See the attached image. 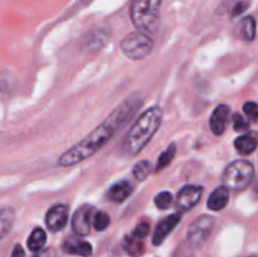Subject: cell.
I'll list each match as a JSON object with an SVG mask.
<instances>
[{
  "instance_id": "cell-13",
  "label": "cell",
  "mask_w": 258,
  "mask_h": 257,
  "mask_svg": "<svg viewBox=\"0 0 258 257\" xmlns=\"http://www.w3.org/2000/svg\"><path fill=\"white\" fill-rule=\"evenodd\" d=\"M234 148L241 155H249L258 148V133L249 131L234 140Z\"/></svg>"
},
{
  "instance_id": "cell-8",
  "label": "cell",
  "mask_w": 258,
  "mask_h": 257,
  "mask_svg": "<svg viewBox=\"0 0 258 257\" xmlns=\"http://www.w3.org/2000/svg\"><path fill=\"white\" fill-rule=\"evenodd\" d=\"M93 208L90 206H83L72 217V229L77 236H87L93 226Z\"/></svg>"
},
{
  "instance_id": "cell-24",
  "label": "cell",
  "mask_w": 258,
  "mask_h": 257,
  "mask_svg": "<svg viewBox=\"0 0 258 257\" xmlns=\"http://www.w3.org/2000/svg\"><path fill=\"white\" fill-rule=\"evenodd\" d=\"M243 111L249 120L253 121V122H257L258 121V105L256 102H252V101H249V102L244 103Z\"/></svg>"
},
{
  "instance_id": "cell-10",
  "label": "cell",
  "mask_w": 258,
  "mask_h": 257,
  "mask_svg": "<svg viewBox=\"0 0 258 257\" xmlns=\"http://www.w3.org/2000/svg\"><path fill=\"white\" fill-rule=\"evenodd\" d=\"M180 221H181L180 213L170 214V216H168L166 218H164L163 221L156 226L155 231H154V234H153L154 246H160V244L165 241L166 237L174 231V228L180 223Z\"/></svg>"
},
{
  "instance_id": "cell-1",
  "label": "cell",
  "mask_w": 258,
  "mask_h": 257,
  "mask_svg": "<svg viewBox=\"0 0 258 257\" xmlns=\"http://www.w3.org/2000/svg\"><path fill=\"white\" fill-rule=\"evenodd\" d=\"M140 105L141 101L139 97H128L127 100L123 101L105 118L102 123L91 131L83 140L64 151L58 158V165L72 166L91 158L103 145H106L121 127L126 125V122L133 117Z\"/></svg>"
},
{
  "instance_id": "cell-18",
  "label": "cell",
  "mask_w": 258,
  "mask_h": 257,
  "mask_svg": "<svg viewBox=\"0 0 258 257\" xmlns=\"http://www.w3.org/2000/svg\"><path fill=\"white\" fill-rule=\"evenodd\" d=\"M123 248L130 256L139 257L144 253V243L143 239L135 238L134 236H127L123 241Z\"/></svg>"
},
{
  "instance_id": "cell-19",
  "label": "cell",
  "mask_w": 258,
  "mask_h": 257,
  "mask_svg": "<svg viewBox=\"0 0 258 257\" xmlns=\"http://www.w3.org/2000/svg\"><path fill=\"white\" fill-rule=\"evenodd\" d=\"M241 34L242 38L247 42H252L256 37V30H257V24L256 19L253 17H246L243 18L241 24Z\"/></svg>"
},
{
  "instance_id": "cell-15",
  "label": "cell",
  "mask_w": 258,
  "mask_h": 257,
  "mask_svg": "<svg viewBox=\"0 0 258 257\" xmlns=\"http://www.w3.org/2000/svg\"><path fill=\"white\" fill-rule=\"evenodd\" d=\"M228 202H229V190L227 186L223 185L214 189L213 193L209 196L207 206H208V208L212 209V211L218 212V211H222V209L228 204Z\"/></svg>"
},
{
  "instance_id": "cell-9",
  "label": "cell",
  "mask_w": 258,
  "mask_h": 257,
  "mask_svg": "<svg viewBox=\"0 0 258 257\" xmlns=\"http://www.w3.org/2000/svg\"><path fill=\"white\" fill-rule=\"evenodd\" d=\"M68 223V207L57 204L52 207L45 214V224L52 232L62 231Z\"/></svg>"
},
{
  "instance_id": "cell-2",
  "label": "cell",
  "mask_w": 258,
  "mask_h": 257,
  "mask_svg": "<svg viewBox=\"0 0 258 257\" xmlns=\"http://www.w3.org/2000/svg\"><path fill=\"white\" fill-rule=\"evenodd\" d=\"M163 121V110L158 106L146 110L141 113L136 122L131 126L130 131L125 136L122 144L123 154L135 156L148 145Z\"/></svg>"
},
{
  "instance_id": "cell-17",
  "label": "cell",
  "mask_w": 258,
  "mask_h": 257,
  "mask_svg": "<svg viewBox=\"0 0 258 257\" xmlns=\"http://www.w3.org/2000/svg\"><path fill=\"white\" fill-rule=\"evenodd\" d=\"M47 242V234L42 228H35L28 238V248L33 252L42 251Z\"/></svg>"
},
{
  "instance_id": "cell-7",
  "label": "cell",
  "mask_w": 258,
  "mask_h": 257,
  "mask_svg": "<svg viewBox=\"0 0 258 257\" xmlns=\"http://www.w3.org/2000/svg\"><path fill=\"white\" fill-rule=\"evenodd\" d=\"M203 194V188L199 185H185L181 188V190L178 193L175 202V208L179 212H188L197 206L201 197Z\"/></svg>"
},
{
  "instance_id": "cell-6",
  "label": "cell",
  "mask_w": 258,
  "mask_h": 257,
  "mask_svg": "<svg viewBox=\"0 0 258 257\" xmlns=\"http://www.w3.org/2000/svg\"><path fill=\"white\" fill-rule=\"evenodd\" d=\"M214 227V218L208 214H203V216L198 217L193 223L189 226L188 237L189 243L193 247H202L207 242L212 233V229Z\"/></svg>"
},
{
  "instance_id": "cell-16",
  "label": "cell",
  "mask_w": 258,
  "mask_h": 257,
  "mask_svg": "<svg viewBox=\"0 0 258 257\" xmlns=\"http://www.w3.org/2000/svg\"><path fill=\"white\" fill-rule=\"evenodd\" d=\"M15 219V212L12 208L0 209V239L4 238L12 229Z\"/></svg>"
},
{
  "instance_id": "cell-25",
  "label": "cell",
  "mask_w": 258,
  "mask_h": 257,
  "mask_svg": "<svg viewBox=\"0 0 258 257\" xmlns=\"http://www.w3.org/2000/svg\"><path fill=\"white\" fill-rule=\"evenodd\" d=\"M233 128L236 131H247L249 127V122L244 117H242L239 113H234L233 118Z\"/></svg>"
},
{
  "instance_id": "cell-3",
  "label": "cell",
  "mask_w": 258,
  "mask_h": 257,
  "mask_svg": "<svg viewBox=\"0 0 258 257\" xmlns=\"http://www.w3.org/2000/svg\"><path fill=\"white\" fill-rule=\"evenodd\" d=\"M163 0H133L130 17L140 32L155 33L160 22V7Z\"/></svg>"
},
{
  "instance_id": "cell-29",
  "label": "cell",
  "mask_w": 258,
  "mask_h": 257,
  "mask_svg": "<svg viewBox=\"0 0 258 257\" xmlns=\"http://www.w3.org/2000/svg\"><path fill=\"white\" fill-rule=\"evenodd\" d=\"M12 257H25V252L20 244H17L12 252Z\"/></svg>"
},
{
  "instance_id": "cell-27",
  "label": "cell",
  "mask_w": 258,
  "mask_h": 257,
  "mask_svg": "<svg viewBox=\"0 0 258 257\" xmlns=\"http://www.w3.org/2000/svg\"><path fill=\"white\" fill-rule=\"evenodd\" d=\"M249 5H251V2H249V0H241V2H238L233 7L232 17H239V15H242L247 9H248Z\"/></svg>"
},
{
  "instance_id": "cell-31",
  "label": "cell",
  "mask_w": 258,
  "mask_h": 257,
  "mask_svg": "<svg viewBox=\"0 0 258 257\" xmlns=\"http://www.w3.org/2000/svg\"><path fill=\"white\" fill-rule=\"evenodd\" d=\"M82 2H86V0H82Z\"/></svg>"
},
{
  "instance_id": "cell-14",
  "label": "cell",
  "mask_w": 258,
  "mask_h": 257,
  "mask_svg": "<svg viewBox=\"0 0 258 257\" xmlns=\"http://www.w3.org/2000/svg\"><path fill=\"white\" fill-rule=\"evenodd\" d=\"M133 193V184L128 180H121L117 183L113 184L110 189H108L107 197L111 202H115V203H122L126 199L128 198V196Z\"/></svg>"
},
{
  "instance_id": "cell-11",
  "label": "cell",
  "mask_w": 258,
  "mask_h": 257,
  "mask_svg": "<svg viewBox=\"0 0 258 257\" xmlns=\"http://www.w3.org/2000/svg\"><path fill=\"white\" fill-rule=\"evenodd\" d=\"M229 113H231V110L227 105H219L214 108L209 118V126L214 135L219 136L224 133L229 121Z\"/></svg>"
},
{
  "instance_id": "cell-28",
  "label": "cell",
  "mask_w": 258,
  "mask_h": 257,
  "mask_svg": "<svg viewBox=\"0 0 258 257\" xmlns=\"http://www.w3.org/2000/svg\"><path fill=\"white\" fill-rule=\"evenodd\" d=\"M34 257H57V251L50 247V248H45L39 251V253L35 254Z\"/></svg>"
},
{
  "instance_id": "cell-23",
  "label": "cell",
  "mask_w": 258,
  "mask_h": 257,
  "mask_svg": "<svg viewBox=\"0 0 258 257\" xmlns=\"http://www.w3.org/2000/svg\"><path fill=\"white\" fill-rule=\"evenodd\" d=\"M173 203V196L170 191H161L155 197V206L159 209H168Z\"/></svg>"
},
{
  "instance_id": "cell-22",
  "label": "cell",
  "mask_w": 258,
  "mask_h": 257,
  "mask_svg": "<svg viewBox=\"0 0 258 257\" xmlns=\"http://www.w3.org/2000/svg\"><path fill=\"white\" fill-rule=\"evenodd\" d=\"M110 216L103 211L96 212L95 216H93V227L97 231H105L110 226Z\"/></svg>"
},
{
  "instance_id": "cell-4",
  "label": "cell",
  "mask_w": 258,
  "mask_h": 257,
  "mask_svg": "<svg viewBox=\"0 0 258 257\" xmlns=\"http://www.w3.org/2000/svg\"><path fill=\"white\" fill-rule=\"evenodd\" d=\"M254 169L249 161L236 160L229 164L223 173V184L228 189L233 190H242L253 179Z\"/></svg>"
},
{
  "instance_id": "cell-30",
  "label": "cell",
  "mask_w": 258,
  "mask_h": 257,
  "mask_svg": "<svg viewBox=\"0 0 258 257\" xmlns=\"http://www.w3.org/2000/svg\"><path fill=\"white\" fill-rule=\"evenodd\" d=\"M249 257H257V256H249Z\"/></svg>"
},
{
  "instance_id": "cell-20",
  "label": "cell",
  "mask_w": 258,
  "mask_h": 257,
  "mask_svg": "<svg viewBox=\"0 0 258 257\" xmlns=\"http://www.w3.org/2000/svg\"><path fill=\"white\" fill-rule=\"evenodd\" d=\"M175 154H176L175 144H170V145L168 146V149H166L164 153H161L160 156H159L158 163H156V170L159 171V170H163L164 168H166V166L173 161Z\"/></svg>"
},
{
  "instance_id": "cell-26",
  "label": "cell",
  "mask_w": 258,
  "mask_h": 257,
  "mask_svg": "<svg viewBox=\"0 0 258 257\" xmlns=\"http://www.w3.org/2000/svg\"><path fill=\"white\" fill-rule=\"evenodd\" d=\"M149 231H150V226H149L146 222H144V223H140L136 226V228L134 229L133 234L131 236H134L135 238H139V239H143L145 238L146 236L149 234Z\"/></svg>"
},
{
  "instance_id": "cell-5",
  "label": "cell",
  "mask_w": 258,
  "mask_h": 257,
  "mask_svg": "<svg viewBox=\"0 0 258 257\" xmlns=\"http://www.w3.org/2000/svg\"><path fill=\"white\" fill-rule=\"evenodd\" d=\"M154 48V42L146 33L136 30L126 35L121 42V49L127 58L140 60L148 57Z\"/></svg>"
},
{
  "instance_id": "cell-21",
  "label": "cell",
  "mask_w": 258,
  "mask_h": 257,
  "mask_svg": "<svg viewBox=\"0 0 258 257\" xmlns=\"http://www.w3.org/2000/svg\"><path fill=\"white\" fill-rule=\"evenodd\" d=\"M150 171H151V165L149 160H141L134 166V176L140 181L145 180V179L149 176V174H150Z\"/></svg>"
},
{
  "instance_id": "cell-12",
  "label": "cell",
  "mask_w": 258,
  "mask_h": 257,
  "mask_svg": "<svg viewBox=\"0 0 258 257\" xmlns=\"http://www.w3.org/2000/svg\"><path fill=\"white\" fill-rule=\"evenodd\" d=\"M63 251L73 256L90 257L92 254V246L90 242L80 239L78 237H70L63 243Z\"/></svg>"
}]
</instances>
